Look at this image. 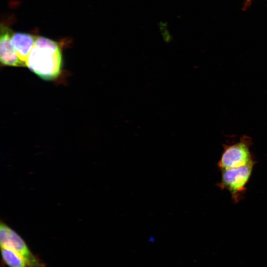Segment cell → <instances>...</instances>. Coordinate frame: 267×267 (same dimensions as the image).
Returning a JSON list of instances; mask_svg holds the SVG:
<instances>
[{"label": "cell", "instance_id": "52a82bcc", "mask_svg": "<svg viewBox=\"0 0 267 267\" xmlns=\"http://www.w3.org/2000/svg\"><path fill=\"white\" fill-rule=\"evenodd\" d=\"M1 255L5 263L10 267H30L23 258L15 251L2 247Z\"/></svg>", "mask_w": 267, "mask_h": 267}, {"label": "cell", "instance_id": "7a4b0ae2", "mask_svg": "<svg viewBox=\"0 0 267 267\" xmlns=\"http://www.w3.org/2000/svg\"><path fill=\"white\" fill-rule=\"evenodd\" d=\"M256 161L245 166L221 171V178L216 185L221 190H228L232 201L237 203L243 198Z\"/></svg>", "mask_w": 267, "mask_h": 267}, {"label": "cell", "instance_id": "8992f818", "mask_svg": "<svg viewBox=\"0 0 267 267\" xmlns=\"http://www.w3.org/2000/svg\"><path fill=\"white\" fill-rule=\"evenodd\" d=\"M37 37L26 33H13L11 37V43L17 56L26 66V62L33 48Z\"/></svg>", "mask_w": 267, "mask_h": 267}, {"label": "cell", "instance_id": "5b68a950", "mask_svg": "<svg viewBox=\"0 0 267 267\" xmlns=\"http://www.w3.org/2000/svg\"><path fill=\"white\" fill-rule=\"evenodd\" d=\"M12 30L8 27L2 26L0 28V60L5 66L23 67L11 43Z\"/></svg>", "mask_w": 267, "mask_h": 267}, {"label": "cell", "instance_id": "277c9868", "mask_svg": "<svg viewBox=\"0 0 267 267\" xmlns=\"http://www.w3.org/2000/svg\"><path fill=\"white\" fill-rule=\"evenodd\" d=\"M0 244L1 248L10 249L18 254L30 267H43L21 236L2 222L0 225Z\"/></svg>", "mask_w": 267, "mask_h": 267}, {"label": "cell", "instance_id": "ba28073f", "mask_svg": "<svg viewBox=\"0 0 267 267\" xmlns=\"http://www.w3.org/2000/svg\"><path fill=\"white\" fill-rule=\"evenodd\" d=\"M253 0H245L242 7V10L246 11L251 5Z\"/></svg>", "mask_w": 267, "mask_h": 267}, {"label": "cell", "instance_id": "3957f363", "mask_svg": "<svg viewBox=\"0 0 267 267\" xmlns=\"http://www.w3.org/2000/svg\"><path fill=\"white\" fill-rule=\"evenodd\" d=\"M252 140L243 135L239 140L230 144H223V150L217 165L221 171L241 167L255 161L251 151Z\"/></svg>", "mask_w": 267, "mask_h": 267}, {"label": "cell", "instance_id": "6da1fadb", "mask_svg": "<svg viewBox=\"0 0 267 267\" xmlns=\"http://www.w3.org/2000/svg\"><path fill=\"white\" fill-rule=\"evenodd\" d=\"M62 54L59 44L49 38L37 37L26 66L40 78L52 80L61 73Z\"/></svg>", "mask_w": 267, "mask_h": 267}]
</instances>
